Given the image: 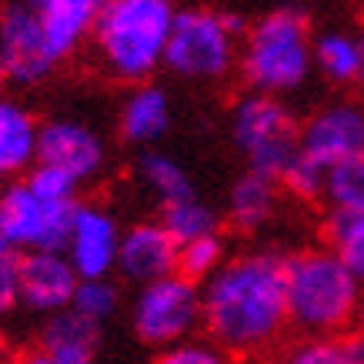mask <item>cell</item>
<instances>
[{"instance_id": "cell-32", "label": "cell", "mask_w": 364, "mask_h": 364, "mask_svg": "<svg viewBox=\"0 0 364 364\" xmlns=\"http://www.w3.org/2000/svg\"><path fill=\"white\" fill-rule=\"evenodd\" d=\"M21 364H90V361H64V358H54V354H47L44 348H37V351H31Z\"/></svg>"}, {"instance_id": "cell-18", "label": "cell", "mask_w": 364, "mask_h": 364, "mask_svg": "<svg viewBox=\"0 0 364 364\" xmlns=\"http://www.w3.org/2000/svg\"><path fill=\"white\" fill-rule=\"evenodd\" d=\"M277 184L274 177L247 171L228 194V218L237 231H261L277 210Z\"/></svg>"}, {"instance_id": "cell-27", "label": "cell", "mask_w": 364, "mask_h": 364, "mask_svg": "<svg viewBox=\"0 0 364 364\" xmlns=\"http://www.w3.org/2000/svg\"><path fill=\"white\" fill-rule=\"evenodd\" d=\"M117 301H121V294L111 284V277H80L77 291L70 298V308L94 324H104L117 311Z\"/></svg>"}, {"instance_id": "cell-3", "label": "cell", "mask_w": 364, "mask_h": 364, "mask_svg": "<svg viewBox=\"0 0 364 364\" xmlns=\"http://www.w3.org/2000/svg\"><path fill=\"white\" fill-rule=\"evenodd\" d=\"M174 14L171 0H107L90 33L100 64L127 84L154 77L157 67H164Z\"/></svg>"}, {"instance_id": "cell-14", "label": "cell", "mask_w": 364, "mask_h": 364, "mask_svg": "<svg viewBox=\"0 0 364 364\" xmlns=\"http://www.w3.org/2000/svg\"><path fill=\"white\" fill-rule=\"evenodd\" d=\"M177 251L181 244L171 237L161 221H141L131 231L121 234V247H117V274L134 284H147L154 277H164L177 271Z\"/></svg>"}, {"instance_id": "cell-25", "label": "cell", "mask_w": 364, "mask_h": 364, "mask_svg": "<svg viewBox=\"0 0 364 364\" xmlns=\"http://www.w3.org/2000/svg\"><path fill=\"white\" fill-rule=\"evenodd\" d=\"M324 198L331 200V208H361L364 204V147L328 167Z\"/></svg>"}, {"instance_id": "cell-6", "label": "cell", "mask_w": 364, "mask_h": 364, "mask_svg": "<svg viewBox=\"0 0 364 364\" xmlns=\"http://www.w3.org/2000/svg\"><path fill=\"white\" fill-rule=\"evenodd\" d=\"M231 137L244 151L251 171L281 177L301 151V127L281 97L251 90L231 111Z\"/></svg>"}, {"instance_id": "cell-9", "label": "cell", "mask_w": 364, "mask_h": 364, "mask_svg": "<svg viewBox=\"0 0 364 364\" xmlns=\"http://www.w3.org/2000/svg\"><path fill=\"white\" fill-rule=\"evenodd\" d=\"M0 50L7 60V77L23 87L47 80L54 74V67L60 64L50 54L44 27L27 0H14V4L0 7Z\"/></svg>"}, {"instance_id": "cell-20", "label": "cell", "mask_w": 364, "mask_h": 364, "mask_svg": "<svg viewBox=\"0 0 364 364\" xmlns=\"http://www.w3.org/2000/svg\"><path fill=\"white\" fill-rule=\"evenodd\" d=\"M137 174H141L144 188L151 191L161 204H174V200L194 198L191 174L177 164L171 154H161L154 147H144L141 161H137Z\"/></svg>"}, {"instance_id": "cell-23", "label": "cell", "mask_w": 364, "mask_h": 364, "mask_svg": "<svg viewBox=\"0 0 364 364\" xmlns=\"http://www.w3.org/2000/svg\"><path fill=\"white\" fill-rule=\"evenodd\" d=\"M161 224L171 231V237L177 244H188L194 237H204V234H218L221 214L198 198H184V200H174V204H164Z\"/></svg>"}, {"instance_id": "cell-36", "label": "cell", "mask_w": 364, "mask_h": 364, "mask_svg": "<svg viewBox=\"0 0 364 364\" xmlns=\"http://www.w3.org/2000/svg\"><path fill=\"white\" fill-rule=\"evenodd\" d=\"M358 321L364 324V291H361V308H358Z\"/></svg>"}, {"instance_id": "cell-5", "label": "cell", "mask_w": 364, "mask_h": 364, "mask_svg": "<svg viewBox=\"0 0 364 364\" xmlns=\"http://www.w3.org/2000/svg\"><path fill=\"white\" fill-rule=\"evenodd\" d=\"M241 21L231 14H218L208 7L177 11L167 37L164 67H171L184 80H221L231 74L237 60V33Z\"/></svg>"}, {"instance_id": "cell-21", "label": "cell", "mask_w": 364, "mask_h": 364, "mask_svg": "<svg viewBox=\"0 0 364 364\" xmlns=\"http://www.w3.org/2000/svg\"><path fill=\"white\" fill-rule=\"evenodd\" d=\"M314 64L331 84H358L361 80V50L358 37L341 31L321 33L314 41Z\"/></svg>"}, {"instance_id": "cell-34", "label": "cell", "mask_w": 364, "mask_h": 364, "mask_svg": "<svg viewBox=\"0 0 364 364\" xmlns=\"http://www.w3.org/2000/svg\"><path fill=\"white\" fill-rule=\"evenodd\" d=\"M358 50H361V84H364V27L358 33Z\"/></svg>"}, {"instance_id": "cell-30", "label": "cell", "mask_w": 364, "mask_h": 364, "mask_svg": "<svg viewBox=\"0 0 364 364\" xmlns=\"http://www.w3.org/2000/svg\"><path fill=\"white\" fill-rule=\"evenodd\" d=\"M154 364H231V358L218 341H177L157 354Z\"/></svg>"}, {"instance_id": "cell-17", "label": "cell", "mask_w": 364, "mask_h": 364, "mask_svg": "<svg viewBox=\"0 0 364 364\" xmlns=\"http://www.w3.org/2000/svg\"><path fill=\"white\" fill-rule=\"evenodd\" d=\"M41 124L21 100L0 94V177L27 174L37 161Z\"/></svg>"}, {"instance_id": "cell-15", "label": "cell", "mask_w": 364, "mask_h": 364, "mask_svg": "<svg viewBox=\"0 0 364 364\" xmlns=\"http://www.w3.org/2000/svg\"><path fill=\"white\" fill-rule=\"evenodd\" d=\"M27 4L44 27L50 54L64 60L94 33V23L107 0H27Z\"/></svg>"}, {"instance_id": "cell-29", "label": "cell", "mask_w": 364, "mask_h": 364, "mask_svg": "<svg viewBox=\"0 0 364 364\" xmlns=\"http://www.w3.org/2000/svg\"><path fill=\"white\" fill-rule=\"evenodd\" d=\"M23 181L31 184L37 194L44 198H54V200H77V181L60 171V167H50V164H31V171L23 174Z\"/></svg>"}, {"instance_id": "cell-2", "label": "cell", "mask_w": 364, "mask_h": 364, "mask_svg": "<svg viewBox=\"0 0 364 364\" xmlns=\"http://www.w3.org/2000/svg\"><path fill=\"white\" fill-rule=\"evenodd\" d=\"M361 291L364 281L334 247L287 257V318L304 334H341L358 321Z\"/></svg>"}, {"instance_id": "cell-28", "label": "cell", "mask_w": 364, "mask_h": 364, "mask_svg": "<svg viewBox=\"0 0 364 364\" xmlns=\"http://www.w3.org/2000/svg\"><path fill=\"white\" fill-rule=\"evenodd\" d=\"M277 184L284 191H291L294 198L301 200H318L324 198V184H328V167L318 164V161H311L298 151V157L284 167V174L277 177Z\"/></svg>"}, {"instance_id": "cell-7", "label": "cell", "mask_w": 364, "mask_h": 364, "mask_svg": "<svg viewBox=\"0 0 364 364\" xmlns=\"http://www.w3.org/2000/svg\"><path fill=\"white\" fill-rule=\"evenodd\" d=\"M77 200L44 198L27 184L14 181L0 191V247L14 251H64Z\"/></svg>"}, {"instance_id": "cell-4", "label": "cell", "mask_w": 364, "mask_h": 364, "mask_svg": "<svg viewBox=\"0 0 364 364\" xmlns=\"http://www.w3.org/2000/svg\"><path fill=\"white\" fill-rule=\"evenodd\" d=\"M314 67V41L301 11H271L251 23L241 50V70L251 90L284 97L301 90Z\"/></svg>"}, {"instance_id": "cell-31", "label": "cell", "mask_w": 364, "mask_h": 364, "mask_svg": "<svg viewBox=\"0 0 364 364\" xmlns=\"http://www.w3.org/2000/svg\"><path fill=\"white\" fill-rule=\"evenodd\" d=\"M21 304V251L0 247V318Z\"/></svg>"}, {"instance_id": "cell-22", "label": "cell", "mask_w": 364, "mask_h": 364, "mask_svg": "<svg viewBox=\"0 0 364 364\" xmlns=\"http://www.w3.org/2000/svg\"><path fill=\"white\" fill-rule=\"evenodd\" d=\"M281 364H364V341L338 334H308L281 354Z\"/></svg>"}, {"instance_id": "cell-11", "label": "cell", "mask_w": 364, "mask_h": 364, "mask_svg": "<svg viewBox=\"0 0 364 364\" xmlns=\"http://www.w3.org/2000/svg\"><path fill=\"white\" fill-rule=\"evenodd\" d=\"M33 164L60 167L77 184L94 181L107 164V147L87 124L80 121H47L37 134V161Z\"/></svg>"}, {"instance_id": "cell-24", "label": "cell", "mask_w": 364, "mask_h": 364, "mask_svg": "<svg viewBox=\"0 0 364 364\" xmlns=\"http://www.w3.org/2000/svg\"><path fill=\"white\" fill-rule=\"evenodd\" d=\"M328 241L348 261L354 274L364 281V204L361 208H331Z\"/></svg>"}, {"instance_id": "cell-8", "label": "cell", "mask_w": 364, "mask_h": 364, "mask_svg": "<svg viewBox=\"0 0 364 364\" xmlns=\"http://www.w3.org/2000/svg\"><path fill=\"white\" fill-rule=\"evenodd\" d=\"M200 324V287L198 281L171 271L141 284L134 298V331L141 341L154 348H171L177 341H188L191 331Z\"/></svg>"}, {"instance_id": "cell-26", "label": "cell", "mask_w": 364, "mask_h": 364, "mask_svg": "<svg viewBox=\"0 0 364 364\" xmlns=\"http://www.w3.org/2000/svg\"><path fill=\"white\" fill-rule=\"evenodd\" d=\"M224 264V241L221 234H204L194 241L181 244L177 251V271L191 281H208L218 267Z\"/></svg>"}, {"instance_id": "cell-1", "label": "cell", "mask_w": 364, "mask_h": 364, "mask_svg": "<svg viewBox=\"0 0 364 364\" xmlns=\"http://www.w3.org/2000/svg\"><path fill=\"white\" fill-rule=\"evenodd\" d=\"M200 321L224 351L254 354L281 338L287 318V257L274 251L224 261L200 287Z\"/></svg>"}, {"instance_id": "cell-19", "label": "cell", "mask_w": 364, "mask_h": 364, "mask_svg": "<svg viewBox=\"0 0 364 364\" xmlns=\"http://www.w3.org/2000/svg\"><path fill=\"white\" fill-rule=\"evenodd\" d=\"M97 338H100V324L87 321L74 308H64L50 314V321L44 324L41 348L47 354H54V358H64V361H90L94 348H97Z\"/></svg>"}, {"instance_id": "cell-12", "label": "cell", "mask_w": 364, "mask_h": 364, "mask_svg": "<svg viewBox=\"0 0 364 364\" xmlns=\"http://www.w3.org/2000/svg\"><path fill=\"white\" fill-rule=\"evenodd\" d=\"M80 284L70 257L64 251H23L21 254V301L37 314H57L70 308V298Z\"/></svg>"}, {"instance_id": "cell-33", "label": "cell", "mask_w": 364, "mask_h": 364, "mask_svg": "<svg viewBox=\"0 0 364 364\" xmlns=\"http://www.w3.org/2000/svg\"><path fill=\"white\" fill-rule=\"evenodd\" d=\"M7 60H4V50H0V87H4V84H7Z\"/></svg>"}, {"instance_id": "cell-16", "label": "cell", "mask_w": 364, "mask_h": 364, "mask_svg": "<svg viewBox=\"0 0 364 364\" xmlns=\"http://www.w3.org/2000/svg\"><path fill=\"white\" fill-rule=\"evenodd\" d=\"M121 137L137 147H154L171 127V97L157 84H134L121 104Z\"/></svg>"}, {"instance_id": "cell-10", "label": "cell", "mask_w": 364, "mask_h": 364, "mask_svg": "<svg viewBox=\"0 0 364 364\" xmlns=\"http://www.w3.org/2000/svg\"><path fill=\"white\" fill-rule=\"evenodd\" d=\"M121 228L107 208L77 200L74 204V221L67 234L64 254L80 277H111L117 267V247H121Z\"/></svg>"}, {"instance_id": "cell-35", "label": "cell", "mask_w": 364, "mask_h": 364, "mask_svg": "<svg viewBox=\"0 0 364 364\" xmlns=\"http://www.w3.org/2000/svg\"><path fill=\"white\" fill-rule=\"evenodd\" d=\"M4 358H7V338H4V331H0V364H4Z\"/></svg>"}, {"instance_id": "cell-13", "label": "cell", "mask_w": 364, "mask_h": 364, "mask_svg": "<svg viewBox=\"0 0 364 364\" xmlns=\"http://www.w3.org/2000/svg\"><path fill=\"white\" fill-rule=\"evenodd\" d=\"M364 147V111L351 100L328 104L301 127V154L331 167L334 161Z\"/></svg>"}]
</instances>
